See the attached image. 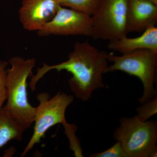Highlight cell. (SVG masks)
<instances>
[{"label": "cell", "mask_w": 157, "mask_h": 157, "mask_svg": "<svg viewBox=\"0 0 157 157\" xmlns=\"http://www.w3.org/2000/svg\"><path fill=\"white\" fill-rule=\"evenodd\" d=\"M108 56L88 42H76L67 61L52 66L44 63L38 68L36 74L31 77L30 88L34 91L38 81L51 70H66L72 75L68 81L71 91L79 100L89 101L95 90L105 86L103 75L108 66Z\"/></svg>", "instance_id": "1"}, {"label": "cell", "mask_w": 157, "mask_h": 157, "mask_svg": "<svg viewBox=\"0 0 157 157\" xmlns=\"http://www.w3.org/2000/svg\"><path fill=\"white\" fill-rule=\"evenodd\" d=\"M35 58L27 59L19 56L9 60L11 68L7 70L6 100L5 107L7 112L25 130L34 123L36 107L29 102L27 79L33 76V69L36 65Z\"/></svg>", "instance_id": "2"}, {"label": "cell", "mask_w": 157, "mask_h": 157, "mask_svg": "<svg viewBox=\"0 0 157 157\" xmlns=\"http://www.w3.org/2000/svg\"><path fill=\"white\" fill-rule=\"evenodd\" d=\"M108 61L112 64L107 67L106 73L120 71L136 76L143 86V94L138 100L140 104L157 95V52L148 49L132 51L116 56L108 54Z\"/></svg>", "instance_id": "3"}, {"label": "cell", "mask_w": 157, "mask_h": 157, "mask_svg": "<svg viewBox=\"0 0 157 157\" xmlns=\"http://www.w3.org/2000/svg\"><path fill=\"white\" fill-rule=\"evenodd\" d=\"M113 138L121 145L128 157H156L157 122L143 121L137 115L119 121Z\"/></svg>", "instance_id": "4"}, {"label": "cell", "mask_w": 157, "mask_h": 157, "mask_svg": "<svg viewBox=\"0 0 157 157\" xmlns=\"http://www.w3.org/2000/svg\"><path fill=\"white\" fill-rule=\"evenodd\" d=\"M37 98L39 104L36 107L33 134L21 153L22 157L25 156L41 141L52 127L59 124L64 125L67 123L65 117L66 110L74 101L73 96L61 91L51 98L48 93H40Z\"/></svg>", "instance_id": "5"}, {"label": "cell", "mask_w": 157, "mask_h": 157, "mask_svg": "<svg viewBox=\"0 0 157 157\" xmlns=\"http://www.w3.org/2000/svg\"><path fill=\"white\" fill-rule=\"evenodd\" d=\"M128 3V0H101L91 16L92 38L111 42L127 36Z\"/></svg>", "instance_id": "6"}, {"label": "cell", "mask_w": 157, "mask_h": 157, "mask_svg": "<svg viewBox=\"0 0 157 157\" xmlns=\"http://www.w3.org/2000/svg\"><path fill=\"white\" fill-rule=\"evenodd\" d=\"M92 33L91 16L60 6L53 18L37 31V35L40 37L51 35L91 37Z\"/></svg>", "instance_id": "7"}, {"label": "cell", "mask_w": 157, "mask_h": 157, "mask_svg": "<svg viewBox=\"0 0 157 157\" xmlns=\"http://www.w3.org/2000/svg\"><path fill=\"white\" fill-rule=\"evenodd\" d=\"M60 6L58 0H22L20 21L26 30L37 32L53 18Z\"/></svg>", "instance_id": "8"}, {"label": "cell", "mask_w": 157, "mask_h": 157, "mask_svg": "<svg viewBox=\"0 0 157 157\" xmlns=\"http://www.w3.org/2000/svg\"><path fill=\"white\" fill-rule=\"evenodd\" d=\"M157 22V5L147 0H128L126 17L127 33H143Z\"/></svg>", "instance_id": "9"}, {"label": "cell", "mask_w": 157, "mask_h": 157, "mask_svg": "<svg viewBox=\"0 0 157 157\" xmlns=\"http://www.w3.org/2000/svg\"><path fill=\"white\" fill-rule=\"evenodd\" d=\"M108 47L110 50L121 54L140 49L157 52V28L155 26L151 27L136 38H129L125 36L109 42Z\"/></svg>", "instance_id": "10"}, {"label": "cell", "mask_w": 157, "mask_h": 157, "mask_svg": "<svg viewBox=\"0 0 157 157\" xmlns=\"http://www.w3.org/2000/svg\"><path fill=\"white\" fill-rule=\"evenodd\" d=\"M25 129L2 107L0 109V148L11 140L22 139Z\"/></svg>", "instance_id": "11"}, {"label": "cell", "mask_w": 157, "mask_h": 157, "mask_svg": "<svg viewBox=\"0 0 157 157\" xmlns=\"http://www.w3.org/2000/svg\"><path fill=\"white\" fill-rule=\"evenodd\" d=\"M60 6L92 16L98 10L101 0H58Z\"/></svg>", "instance_id": "12"}, {"label": "cell", "mask_w": 157, "mask_h": 157, "mask_svg": "<svg viewBox=\"0 0 157 157\" xmlns=\"http://www.w3.org/2000/svg\"><path fill=\"white\" fill-rule=\"evenodd\" d=\"M137 116L141 121L148 120L150 118L157 113V96L141 104L137 109Z\"/></svg>", "instance_id": "13"}, {"label": "cell", "mask_w": 157, "mask_h": 157, "mask_svg": "<svg viewBox=\"0 0 157 157\" xmlns=\"http://www.w3.org/2000/svg\"><path fill=\"white\" fill-rule=\"evenodd\" d=\"M65 133L69 138L70 143V148L73 151L76 157H83L82 151L79 141L75 135L77 127L74 124L67 123L64 125Z\"/></svg>", "instance_id": "14"}, {"label": "cell", "mask_w": 157, "mask_h": 157, "mask_svg": "<svg viewBox=\"0 0 157 157\" xmlns=\"http://www.w3.org/2000/svg\"><path fill=\"white\" fill-rule=\"evenodd\" d=\"M90 157H128L124 151L121 145L118 142L108 149L101 152L97 153L90 155Z\"/></svg>", "instance_id": "15"}, {"label": "cell", "mask_w": 157, "mask_h": 157, "mask_svg": "<svg viewBox=\"0 0 157 157\" xmlns=\"http://www.w3.org/2000/svg\"><path fill=\"white\" fill-rule=\"evenodd\" d=\"M8 63L0 60V109L6 100V76Z\"/></svg>", "instance_id": "16"}, {"label": "cell", "mask_w": 157, "mask_h": 157, "mask_svg": "<svg viewBox=\"0 0 157 157\" xmlns=\"http://www.w3.org/2000/svg\"><path fill=\"white\" fill-rule=\"evenodd\" d=\"M147 1L151 2V3H153L155 5H157V0H147Z\"/></svg>", "instance_id": "17"}]
</instances>
